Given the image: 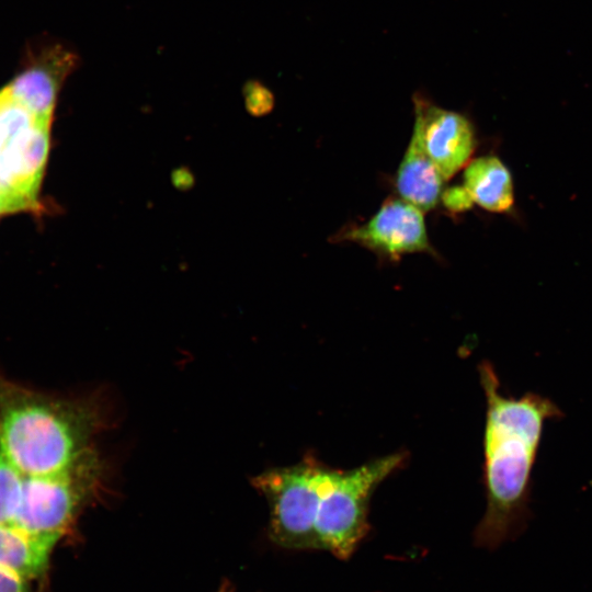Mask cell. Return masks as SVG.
<instances>
[{
	"label": "cell",
	"mask_w": 592,
	"mask_h": 592,
	"mask_svg": "<svg viewBox=\"0 0 592 592\" xmlns=\"http://www.w3.org/2000/svg\"><path fill=\"white\" fill-rule=\"evenodd\" d=\"M102 422L92 399L45 395L0 375V452L25 477L69 466L92 448Z\"/></svg>",
	"instance_id": "3"
},
{
	"label": "cell",
	"mask_w": 592,
	"mask_h": 592,
	"mask_svg": "<svg viewBox=\"0 0 592 592\" xmlns=\"http://www.w3.org/2000/svg\"><path fill=\"white\" fill-rule=\"evenodd\" d=\"M332 242H353L389 259L402 254L434 253L423 212L402 198L390 197L367 221L346 226L331 237Z\"/></svg>",
	"instance_id": "6"
},
{
	"label": "cell",
	"mask_w": 592,
	"mask_h": 592,
	"mask_svg": "<svg viewBox=\"0 0 592 592\" xmlns=\"http://www.w3.org/2000/svg\"><path fill=\"white\" fill-rule=\"evenodd\" d=\"M102 474V462L90 448L59 471L25 477L14 525L58 542L96 492Z\"/></svg>",
	"instance_id": "5"
},
{
	"label": "cell",
	"mask_w": 592,
	"mask_h": 592,
	"mask_svg": "<svg viewBox=\"0 0 592 592\" xmlns=\"http://www.w3.org/2000/svg\"><path fill=\"white\" fill-rule=\"evenodd\" d=\"M25 580L10 570L0 568V592H30Z\"/></svg>",
	"instance_id": "14"
},
{
	"label": "cell",
	"mask_w": 592,
	"mask_h": 592,
	"mask_svg": "<svg viewBox=\"0 0 592 592\" xmlns=\"http://www.w3.org/2000/svg\"><path fill=\"white\" fill-rule=\"evenodd\" d=\"M444 181L424 149L419 128L413 125L409 146L396 174L395 185L399 195L420 210L428 212L437 205Z\"/></svg>",
	"instance_id": "8"
},
{
	"label": "cell",
	"mask_w": 592,
	"mask_h": 592,
	"mask_svg": "<svg viewBox=\"0 0 592 592\" xmlns=\"http://www.w3.org/2000/svg\"><path fill=\"white\" fill-rule=\"evenodd\" d=\"M56 543L14 524H0V568L24 579L36 578L46 570Z\"/></svg>",
	"instance_id": "10"
},
{
	"label": "cell",
	"mask_w": 592,
	"mask_h": 592,
	"mask_svg": "<svg viewBox=\"0 0 592 592\" xmlns=\"http://www.w3.org/2000/svg\"><path fill=\"white\" fill-rule=\"evenodd\" d=\"M464 186L480 207L504 213L514 204L511 173L494 156L479 157L469 161L464 171Z\"/></svg>",
	"instance_id": "9"
},
{
	"label": "cell",
	"mask_w": 592,
	"mask_h": 592,
	"mask_svg": "<svg viewBox=\"0 0 592 592\" xmlns=\"http://www.w3.org/2000/svg\"><path fill=\"white\" fill-rule=\"evenodd\" d=\"M486 397L483 485L487 506L474 533L475 544L490 550L524 533L532 519V473L545 423L563 417L550 398L528 391L504 396L488 361L478 366Z\"/></svg>",
	"instance_id": "2"
},
{
	"label": "cell",
	"mask_w": 592,
	"mask_h": 592,
	"mask_svg": "<svg viewBox=\"0 0 592 592\" xmlns=\"http://www.w3.org/2000/svg\"><path fill=\"white\" fill-rule=\"evenodd\" d=\"M405 459L398 452L343 470L310 454L259 474L252 483L267 501L271 539L284 548L348 559L367 533L373 492Z\"/></svg>",
	"instance_id": "1"
},
{
	"label": "cell",
	"mask_w": 592,
	"mask_h": 592,
	"mask_svg": "<svg viewBox=\"0 0 592 592\" xmlns=\"http://www.w3.org/2000/svg\"><path fill=\"white\" fill-rule=\"evenodd\" d=\"M414 124L422 144L442 177H454L475 150L476 137L470 119L463 113L433 103L420 91L412 96Z\"/></svg>",
	"instance_id": "7"
},
{
	"label": "cell",
	"mask_w": 592,
	"mask_h": 592,
	"mask_svg": "<svg viewBox=\"0 0 592 592\" xmlns=\"http://www.w3.org/2000/svg\"><path fill=\"white\" fill-rule=\"evenodd\" d=\"M274 104L273 94L265 87L254 83L248 93V105L255 114L267 113Z\"/></svg>",
	"instance_id": "13"
},
{
	"label": "cell",
	"mask_w": 592,
	"mask_h": 592,
	"mask_svg": "<svg viewBox=\"0 0 592 592\" xmlns=\"http://www.w3.org/2000/svg\"><path fill=\"white\" fill-rule=\"evenodd\" d=\"M25 476L0 452V524H14Z\"/></svg>",
	"instance_id": "11"
},
{
	"label": "cell",
	"mask_w": 592,
	"mask_h": 592,
	"mask_svg": "<svg viewBox=\"0 0 592 592\" xmlns=\"http://www.w3.org/2000/svg\"><path fill=\"white\" fill-rule=\"evenodd\" d=\"M441 200L443 205L451 212L468 210L474 201L465 186H452L442 192Z\"/></svg>",
	"instance_id": "12"
},
{
	"label": "cell",
	"mask_w": 592,
	"mask_h": 592,
	"mask_svg": "<svg viewBox=\"0 0 592 592\" xmlns=\"http://www.w3.org/2000/svg\"><path fill=\"white\" fill-rule=\"evenodd\" d=\"M55 111L38 105L11 80L0 88V214L43 209L39 192Z\"/></svg>",
	"instance_id": "4"
}]
</instances>
